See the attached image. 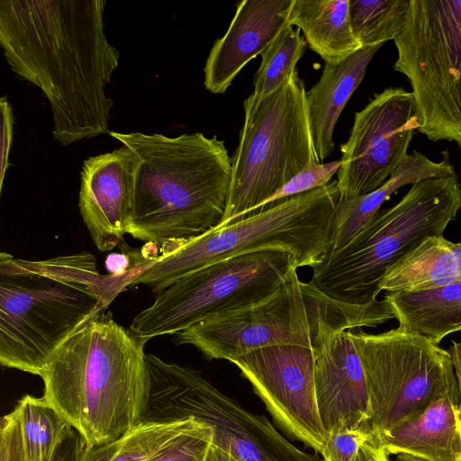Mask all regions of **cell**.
Listing matches in <instances>:
<instances>
[{
  "label": "cell",
  "mask_w": 461,
  "mask_h": 461,
  "mask_svg": "<svg viewBox=\"0 0 461 461\" xmlns=\"http://www.w3.org/2000/svg\"><path fill=\"white\" fill-rule=\"evenodd\" d=\"M393 41V68L411 86L419 131L461 149V0H411Z\"/></svg>",
  "instance_id": "9c48e42d"
},
{
  "label": "cell",
  "mask_w": 461,
  "mask_h": 461,
  "mask_svg": "<svg viewBox=\"0 0 461 461\" xmlns=\"http://www.w3.org/2000/svg\"><path fill=\"white\" fill-rule=\"evenodd\" d=\"M369 397L372 438L414 418L432 402L458 395L448 350L402 327L378 334L350 330Z\"/></svg>",
  "instance_id": "30bf717a"
},
{
  "label": "cell",
  "mask_w": 461,
  "mask_h": 461,
  "mask_svg": "<svg viewBox=\"0 0 461 461\" xmlns=\"http://www.w3.org/2000/svg\"><path fill=\"white\" fill-rule=\"evenodd\" d=\"M420 126L411 92L390 87L375 95L356 113L349 138L340 147V198L351 199L384 185L408 156Z\"/></svg>",
  "instance_id": "4fadbf2b"
},
{
  "label": "cell",
  "mask_w": 461,
  "mask_h": 461,
  "mask_svg": "<svg viewBox=\"0 0 461 461\" xmlns=\"http://www.w3.org/2000/svg\"><path fill=\"white\" fill-rule=\"evenodd\" d=\"M461 281V242L442 235L429 237L392 267L380 284V292L433 289Z\"/></svg>",
  "instance_id": "7402d4cb"
},
{
  "label": "cell",
  "mask_w": 461,
  "mask_h": 461,
  "mask_svg": "<svg viewBox=\"0 0 461 461\" xmlns=\"http://www.w3.org/2000/svg\"><path fill=\"white\" fill-rule=\"evenodd\" d=\"M303 81L295 69L275 92L244 109L222 221L244 218L302 170L321 164L315 149Z\"/></svg>",
  "instance_id": "52a82bcc"
},
{
  "label": "cell",
  "mask_w": 461,
  "mask_h": 461,
  "mask_svg": "<svg viewBox=\"0 0 461 461\" xmlns=\"http://www.w3.org/2000/svg\"><path fill=\"white\" fill-rule=\"evenodd\" d=\"M399 327L436 344L452 332L461 331V281L440 287L386 293Z\"/></svg>",
  "instance_id": "603a6c76"
},
{
  "label": "cell",
  "mask_w": 461,
  "mask_h": 461,
  "mask_svg": "<svg viewBox=\"0 0 461 461\" xmlns=\"http://www.w3.org/2000/svg\"><path fill=\"white\" fill-rule=\"evenodd\" d=\"M411 0H349L353 32L361 47L394 40L406 22Z\"/></svg>",
  "instance_id": "4316f807"
},
{
  "label": "cell",
  "mask_w": 461,
  "mask_h": 461,
  "mask_svg": "<svg viewBox=\"0 0 461 461\" xmlns=\"http://www.w3.org/2000/svg\"><path fill=\"white\" fill-rule=\"evenodd\" d=\"M396 461H427L407 455H398Z\"/></svg>",
  "instance_id": "8d00e7d4"
},
{
  "label": "cell",
  "mask_w": 461,
  "mask_h": 461,
  "mask_svg": "<svg viewBox=\"0 0 461 461\" xmlns=\"http://www.w3.org/2000/svg\"><path fill=\"white\" fill-rule=\"evenodd\" d=\"M288 22L325 62L342 60L362 48L353 32L349 0H294Z\"/></svg>",
  "instance_id": "44dd1931"
},
{
  "label": "cell",
  "mask_w": 461,
  "mask_h": 461,
  "mask_svg": "<svg viewBox=\"0 0 461 461\" xmlns=\"http://www.w3.org/2000/svg\"><path fill=\"white\" fill-rule=\"evenodd\" d=\"M449 176H456V171L447 153L439 162L432 161L416 150L408 154L390 178L377 189L351 199L339 197L332 222L330 249L336 250L346 245L399 188L423 179Z\"/></svg>",
  "instance_id": "ffe728a7"
},
{
  "label": "cell",
  "mask_w": 461,
  "mask_h": 461,
  "mask_svg": "<svg viewBox=\"0 0 461 461\" xmlns=\"http://www.w3.org/2000/svg\"><path fill=\"white\" fill-rule=\"evenodd\" d=\"M460 209L456 175L417 182L394 205L380 209L346 245L330 249L311 267L309 283L333 300L371 303L386 272L425 239L441 236Z\"/></svg>",
  "instance_id": "5b68a950"
},
{
  "label": "cell",
  "mask_w": 461,
  "mask_h": 461,
  "mask_svg": "<svg viewBox=\"0 0 461 461\" xmlns=\"http://www.w3.org/2000/svg\"><path fill=\"white\" fill-rule=\"evenodd\" d=\"M351 324L330 320L313 339L317 405L326 434L369 428V397L363 366L349 336Z\"/></svg>",
  "instance_id": "9a60e30c"
},
{
  "label": "cell",
  "mask_w": 461,
  "mask_h": 461,
  "mask_svg": "<svg viewBox=\"0 0 461 461\" xmlns=\"http://www.w3.org/2000/svg\"><path fill=\"white\" fill-rule=\"evenodd\" d=\"M1 110V170H0V189H2L5 171L8 167L9 152L13 141L14 118L12 107L6 96L0 99Z\"/></svg>",
  "instance_id": "1f68e13d"
},
{
  "label": "cell",
  "mask_w": 461,
  "mask_h": 461,
  "mask_svg": "<svg viewBox=\"0 0 461 461\" xmlns=\"http://www.w3.org/2000/svg\"><path fill=\"white\" fill-rule=\"evenodd\" d=\"M139 276L103 275L82 251L44 260L0 254V363L41 376L58 348Z\"/></svg>",
  "instance_id": "3957f363"
},
{
  "label": "cell",
  "mask_w": 461,
  "mask_h": 461,
  "mask_svg": "<svg viewBox=\"0 0 461 461\" xmlns=\"http://www.w3.org/2000/svg\"><path fill=\"white\" fill-rule=\"evenodd\" d=\"M109 134L135 157L128 234L155 246L161 256L220 225L231 180L223 140L201 132Z\"/></svg>",
  "instance_id": "7a4b0ae2"
},
{
  "label": "cell",
  "mask_w": 461,
  "mask_h": 461,
  "mask_svg": "<svg viewBox=\"0 0 461 461\" xmlns=\"http://www.w3.org/2000/svg\"><path fill=\"white\" fill-rule=\"evenodd\" d=\"M294 0H243L225 34L218 39L207 58L204 86L223 94L241 69L261 55L289 24Z\"/></svg>",
  "instance_id": "e0dca14e"
},
{
  "label": "cell",
  "mask_w": 461,
  "mask_h": 461,
  "mask_svg": "<svg viewBox=\"0 0 461 461\" xmlns=\"http://www.w3.org/2000/svg\"><path fill=\"white\" fill-rule=\"evenodd\" d=\"M372 437L366 428L342 429L326 434L323 461H355L361 446Z\"/></svg>",
  "instance_id": "f546056e"
},
{
  "label": "cell",
  "mask_w": 461,
  "mask_h": 461,
  "mask_svg": "<svg viewBox=\"0 0 461 461\" xmlns=\"http://www.w3.org/2000/svg\"><path fill=\"white\" fill-rule=\"evenodd\" d=\"M381 46L362 47L342 60L325 62L320 80L307 91L311 130L321 163L333 151V132L341 112Z\"/></svg>",
  "instance_id": "d6986e66"
},
{
  "label": "cell",
  "mask_w": 461,
  "mask_h": 461,
  "mask_svg": "<svg viewBox=\"0 0 461 461\" xmlns=\"http://www.w3.org/2000/svg\"><path fill=\"white\" fill-rule=\"evenodd\" d=\"M449 353L452 358V364L456 379L458 395H459V409L461 413V342L452 341L449 348Z\"/></svg>",
  "instance_id": "e575fe53"
},
{
  "label": "cell",
  "mask_w": 461,
  "mask_h": 461,
  "mask_svg": "<svg viewBox=\"0 0 461 461\" xmlns=\"http://www.w3.org/2000/svg\"><path fill=\"white\" fill-rule=\"evenodd\" d=\"M340 193L337 180L277 202L214 228L161 255L132 285L158 294L178 279L229 258L260 250L293 254L298 267L319 263L331 246L332 222Z\"/></svg>",
  "instance_id": "8992f818"
},
{
  "label": "cell",
  "mask_w": 461,
  "mask_h": 461,
  "mask_svg": "<svg viewBox=\"0 0 461 461\" xmlns=\"http://www.w3.org/2000/svg\"><path fill=\"white\" fill-rule=\"evenodd\" d=\"M15 414L26 461H54L71 429L68 422L42 397L24 395Z\"/></svg>",
  "instance_id": "d4e9b609"
},
{
  "label": "cell",
  "mask_w": 461,
  "mask_h": 461,
  "mask_svg": "<svg viewBox=\"0 0 461 461\" xmlns=\"http://www.w3.org/2000/svg\"><path fill=\"white\" fill-rule=\"evenodd\" d=\"M85 447L79 433L71 428L60 444L54 461H79Z\"/></svg>",
  "instance_id": "d6a6232c"
},
{
  "label": "cell",
  "mask_w": 461,
  "mask_h": 461,
  "mask_svg": "<svg viewBox=\"0 0 461 461\" xmlns=\"http://www.w3.org/2000/svg\"><path fill=\"white\" fill-rule=\"evenodd\" d=\"M460 188H461V185H460Z\"/></svg>",
  "instance_id": "74e56055"
},
{
  "label": "cell",
  "mask_w": 461,
  "mask_h": 461,
  "mask_svg": "<svg viewBox=\"0 0 461 461\" xmlns=\"http://www.w3.org/2000/svg\"><path fill=\"white\" fill-rule=\"evenodd\" d=\"M149 377L144 422L194 418L212 429V445L239 461H323L288 441L263 415L251 412L200 371L146 354Z\"/></svg>",
  "instance_id": "ba28073f"
},
{
  "label": "cell",
  "mask_w": 461,
  "mask_h": 461,
  "mask_svg": "<svg viewBox=\"0 0 461 461\" xmlns=\"http://www.w3.org/2000/svg\"><path fill=\"white\" fill-rule=\"evenodd\" d=\"M204 461H239L236 459L232 455H230L229 452L223 450L222 448L215 446L211 445L206 457Z\"/></svg>",
  "instance_id": "d590c367"
},
{
  "label": "cell",
  "mask_w": 461,
  "mask_h": 461,
  "mask_svg": "<svg viewBox=\"0 0 461 461\" xmlns=\"http://www.w3.org/2000/svg\"><path fill=\"white\" fill-rule=\"evenodd\" d=\"M133 152L122 145L83 163L78 207L93 243L102 252L121 245L131 218Z\"/></svg>",
  "instance_id": "2e32d148"
},
{
  "label": "cell",
  "mask_w": 461,
  "mask_h": 461,
  "mask_svg": "<svg viewBox=\"0 0 461 461\" xmlns=\"http://www.w3.org/2000/svg\"><path fill=\"white\" fill-rule=\"evenodd\" d=\"M355 461H390L389 455L372 438L360 447Z\"/></svg>",
  "instance_id": "836d02e7"
},
{
  "label": "cell",
  "mask_w": 461,
  "mask_h": 461,
  "mask_svg": "<svg viewBox=\"0 0 461 461\" xmlns=\"http://www.w3.org/2000/svg\"><path fill=\"white\" fill-rule=\"evenodd\" d=\"M231 363L250 383L279 426L321 454L326 431L316 400L312 348L298 345L268 346Z\"/></svg>",
  "instance_id": "5bb4252c"
},
{
  "label": "cell",
  "mask_w": 461,
  "mask_h": 461,
  "mask_svg": "<svg viewBox=\"0 0 461 461\" xmlns=\"http://www.w3.org/2000/svg\"><path fill=\"white\" fill-rule=\"evenodd\" d=\"M0 461H26L14 412L1 419Z\"/></svg>",
  "instance_id": "4dcf8cb0"
},
{
  "label": "cell",
  "mask_w": 461,
  "mask_h": 461,
  "mask_svg": "<svg viewBox=\"0 0 461 461\" xmlns=\"http://www.w3.org/2000/svg\"><path fill=\"white\" fill-rule=\"evenodd\" d=\"M458 403L456 396L438 399L414 418L373 439L388 455H407L427 461H461Z\"/></svg>",
  "instance_id": "ac0fdd59"
},
{
  "label": "cell",
  "mask_w": 461,
  "mask_h": 461,
  "mask_svg": "<svg viewBox=\"0 0 461 461\" xmlns=\"http://www.w3.org/2000/svg\"><path fill=\"white\" fill-rule=\"evenodd\" d=\"M294 268L285 281L265 298L208 317L177 333L178 345H192L208 359L232 360L275 345L313 349L321 324L337 315L343 303L333 300Z\"/></svg>",
  "instance_id": "7c38bea8"
},
{
  "label": "cell",
  "mask_w": 461,
  "mask_h": 461,
  "mask_svg": "<svg viewBox=\"0 0 461 461\" xmlns=\"http://www.w3.org/2000/svg\"><path fill=\"white\" fill-rule=\"evenodd\" d=\"M104 0H1L0 44L12 70L48 99L62 146L109 133L104 91L120 53L104 31Z\"/></svg>",
  "instance_id": "6da1fadb"
},
{
  "label": "cell",
  "mask_w": 461,
  "mask_h": 461,
  "mask_svg": "<svg viewBox=\"0 0 461 461\" xmlns=\"http://www.w3.org/2000/svg\"><path fill=\"white\" fill-rule=\"evenodd\" d=\"M340 166L341 160L339 159L304 168L265 201L253 213L282 200L327 185L332 181V176L338 173Z\"/></svg>",
  "instance_id": "83f0119b"
},
{
  "label": "cell",
  "mask_w": 461,
  "mask_h": 461,
  "mask_svg": "<svg viewBox=\"0 0 461 461\" xmlns=\"http://www.w3.org/2000/svg\"><path fill=\"white\" fill-rule=\"evenodd\" d=\"M203 424L194 418L142 422L107 444L86 447L79 461H150L180 436Z\"/></svg>",
  "instance_id": "cb8c5ba5"
},
{
  "label": "cell",
  "mask_w": 461,
  "mask_h": 461,
  "mask_svg": "<svg viewBox=\"0 0 461 461\" xmlns=\"http://www.w3.org/2000/svg\"><path fill=\"white\" fill-rule=\"evenodd\" d=\"M212 429L203 423L172 443L150 461H204L212 443Z\"/></svg>",
  "instance_id": "f1b7e54d"
},
{
  "label": "cell",
  "mask_w": 461,
  "mask_h": 461,
  "mask_svg": "<svg viewBox=\"0 0 461 461\" xmlns=\"http://www.w3.org/2000/svg\"><path fill=\"white\" fill-rule=\"evenodd\" d=\"M284 250H260L213 263L156 294L132 320L130 330L142 339L177 333L208 317L254 303L272 294L298 268Z\"/></svg>",
  "instance_id": "8fae6325"
},
{
  "label": "cell",
  "mask_w": 461,
  "mask_h": 461,
  "mask_svg": "<svg viewBox=\"0 0 461 461\" xmlns=\"http://www.w3.org/2000/svg\"><path fill=\"white\" fill-rule=\"evenodd\" d=\"M306 41L300 30L287 24L261 54L254 89L243 102L250 109L263 98L275 92L296 69L295 66L305 52Z\"/></svg>",
  "instance_id": "484cf974"
},
{
  "label": "cell",
  "mask_w": 461,
  "mask_h": 461,
  "mask_svg": "<svg viewBox=\"0 0 461 461\" xmlns=\"http://www.w3.org/2000/svg\"><path fill=\"white\" fill-rule=\"evenodd\" d=\"M146 342L105 311L70 336L41 373L43 397L86 447L113 441L144 422Z\"/></svg>",
  "instance_id": "277c9868"
}]
</instances>
